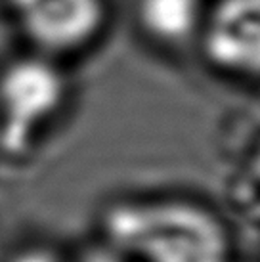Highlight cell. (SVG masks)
Listing matches in <instances>:
<instances>
[{
    "label": "cell",
    "mask_w": 260,
    "mask_h": 262,
    "mask_svg": "<svg viewBox=\"0 0 260 262\" xmlns=\"http://www.w3.org/2000/svg\"><path fill=\"white\" fill-rule=\"evenodd\" d=\"M107 245L130 262H231L230 232L214 212L180 197L123 201L103 214Z\"/></svg>",
    "instance_id": "cell-1"
},
{
    "label": "cell",
    "mask_w": 260,
    "mask_h": 262,
    "mask_svg": "<svg viewBox=\"0 0 260 262\" xmlns=\"http://www.w3.org/2000/svg\"><path fill=\"white\" fill-rule=\"evenodd\" d=\"M69 80L56 58L27 52L0 69V146L21 153L61 113Z\"/></svg>",
    "instance_id": "cell-2"
},
{
    "label": "cell",
    "mask_w": 260,
    "mask_h": 262,
    "mask_svg": "<svg viewBox=\"0 0 260 262\" xmlns=\"http://www.w3.org/2000/svg\"><path fill=\"white\" fill-rule=\"evenodd\" d=\"M33 52L63 58L90 48L109 23V0H4Z\"/></svg>",
    "instance_id": "cell-3"
},
{
    "label": "cell",
    "mask_w": 260,
    "mask_h": 262,
    "mask_svg": "<svg viewBox=\"0 0 260 262\" xmlns=\"http://www.w3.org/2000/svg\"><path fill=\"white\" fill-rule=\"evenodd\" d=\"M197 46L220 73L260 79V0L210 2Z\"/></svg>",
    "instance_id": "cell-4"
},
{
    "label": "cell",
    "mask_w": 260,
    "mask_h": 262,
    "mask_svg": "<svg viewBox=\"0 0 260 262\" xmlns=\"http://www.w3.org/2000/svg\"><path fill=\"white\" fill-rule=\"evenodd\" d=\"M209 4V0H134V19L151 44L180 50L197 44Z\"/></svg>",
    "instance_id": "cell-5"
},
{
    "label": "cell",
    "mask_w": 260,
    "mask_h": 262,
    "mask_svg": "<svg viewBox=\"0 0 260 262\" xmlns=\"http://www.w3.org/2000/svg\"><path fill=\"white\" fill-rule=\"evenodd\" d=\"M0 262H69L59 255L56 249L46 247V245H29L19 251H15L14 255L8 258H2Z\"/></svg>",
    "instance_id": "cell-6"
},
{
    "label": "cell",
    "mask_w": 260,
    "mask_h": 262,
    "mask_svg": "<svg viewBox=\"0 0 260 262\" xmlns=\"http://www.w3.org/2000/svg\"><path fill=\"white\" fill-rule=\"evenodd\" d=\"M71 262H130V260L123 253H119L117 249L111 247V245H103V247L86 249L84 253H80Z\"/></svg>",
    "instance_id": "cell-7"
},
{
    "label": "cell",
    "mask_w": 260,
    "mask_h": 262,
    "mask_svg": "<svg viewBox=\"0 0 260 262\" xmlns=\"http://www.w3.org/2000/svg\"><path fill=\"white\" fill-rule=\"evenodd\" d=\"M0 260H2V255H0Z\"/></svg>",
    "instance_id": "cell-8"
}]
</instances>
